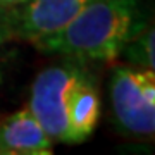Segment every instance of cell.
Instances as JSON below:
<instances>
[{"mask_svg": "<svg viewBox=\"0 0 155 155\" xmlns=\"http://www.w3.org/2000/svg\"><path fill=\"white\" fill-rule=\"evenodd\" d=\"M100 117V97L90 74L78 84L67 109V143H83L93 134Z\"/></svg>", "mask_w": 155, "mask_h": 155, "instance_id": "cell-6", "label": "cell"}, {"mask_svg": "<svg viewBox=\"0 0 155 155\" xmlns=\"http://www.w3.org/2000/svg\"><path fill=\"white\" fill-rule=\"evenodd\" d=\"M110 102L116 124L131 136H152L155 105L145 100L140 88V71L117 67L110 79Z\"/></svg>", "mask_w": 155, "mask_h": 155, "instance_id": "cell-3", "label": "cell"}, {"mask_svg": "<svg viewBox=\"0 0 155 155\" xmlns=\"http://www.w3.org/2000/svg\"><path fill=\"white\" fill-rule=\"evenodd\" d=\"M145 26L138 0H93L69 24L33 45L74 61L112 62Z\"/></svg>", "mask_w": 155, "mask_h": 155, "instance_id": "cell-1", "label": "cell"}, {"mask_svg": "<svg viewBox=\"0 0 155 155\" xmlns=\"http://www.w3.org/2000/svg\"><path fill=\"white\" fill-rule=\"evenodd\" d=\"M54 141L28 107L0 121V155H50Z\"/></svg>", "mask_w": 155, "mask_h": 155, "instance_id": "cell-5", "label": "cell"}, {"mask_svg": "<svg viewBox=\"0 0 155 155\" xmlns=\"http://www.w3.org/2000/svg\"><path fill=\"white\" fill-rule=\"evenodd\" d=\"M26 0H0V5L4 7H19L21 4H24Z\"/></svg>", "mask_w": 155, "mask_h": 155, "instance_id": "cell-9", "label": "cell"}, {"mask_svg": "<svg viewBox=\"0 0 155 155\" xmlns=\"http://www.w3.org/2000/svg\"><path fill=\"white\" fill-rule=\"evenodd\" d=\"M4 74H5V67H4V62L0 61V84L4 81Z\"/></svg>", "mask_w": 155, "mask_h": 155, "instance_id": "cell-10", "label": "cell"}, {"mask_svg": "<svg viewBox=\"0 0 155 155\" xmlns=\"http://www.w3.org/2000/svg\"><path fill=\"white\" fill-rule=\"evenodd\" d=\"M16 7L0 5V47L16 38Z\"/></svg>", "mask_w": 155, "mask_h": 155, "instance_id": "cell-8", "label": "cell"}, {"mask_svg": "<svg viewBox=\"0 0 155 155\" xmlns=\"http://www.w3.org/2000/svg\"><path fill=\"white\" fill-rule=\"evenodd\" d=\"M90 72L78 62L47 67L35 78L28 109L52 141L67 143V109L78 84Z\"/></svg>", "mask_w": 155, "mask_h": 155, "instance_id": "cell-2", "label": "cell"}, {"mask_svg": "<svg viewBox=\"0 0 155 155\" xmlns=\"http://www.w3.org/2000/svg\"><path fill=\"white\" fill-rule=\"evenodd\" d=\"M93 0H26L16 7V38L35 43L62 29Z\"/></svg>", "mask_w": 155, "mask_h": 155, "instance_id": "cell-4", "label": "cell"}, {"mask_svg": "<svg viewBox=\"0 0 155 155\" xmlns=\"http://www.w3.org/2000/svg\"><path fill=\"white\" fill-rule=\"evenodd\" d=\"M155 35L153 26H145L129 43L124 47L122 54L131 64L141 66L143 69H155Z\"/></svg>", "mask_w": 155, "mask_h": 155, "instance_id": "cell-7", "label": "cell"}]
</instances>
